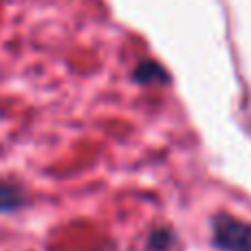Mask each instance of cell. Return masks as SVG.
Here are the masks:
<instances>
[{
  "instance_id": "1",
  "label": "cell",
  "mask_w": 251,
  "mask_h": 251,
  "mask_svg": "<svg viewBox=\"0 0 251 251\" xmlns=\"http://www.w3.org/2000/svg\"><path fill=\"white\" fill-rule=\"evenodd\" d=\"M212 240L221 251H251V223L218 214L212 218Z\"/></svg>"
},
{
  "instance_id": "2",
  "label": "cell",
  "mask_w": 251,
  "mask_h": 251,
  "mask_svg": "<svg viewBox=\"0 0 251 251\" xmlns=\"http://www.w3.org/2000/svg\"><path fill=\"white\" fill-rule=\"evenodd\" d=\"M132 77H134V82L143 84V86H150V84H168L170 82V75L165 73V69L159 66L156 62H152V60L139 62V66L134 69Z\"/></svg>"
},
{
  "instance_id": "3",
  "label": "cell",
  "mask_w": 251,
  "mask_h": 251,
  "mask_svg": "<svg viewBox=\"0 0 251 251\" xmlns=\"http://www.w3.org/2000/svg\"><path fill=\"white\" fill-rule=\"evenodd\" d=\"M25 205V196L18 190L16 185H9V183H0V212H16Z\"/></svg>"
},
{
  "instance_id": "4",
  "label": "cell",
  "mask_w": 251,
  "mask_h": 251,
  "mask_svg": "<svg viewBox=\"0 0 251 251\" xmlns=\"http://www.w3.org/2000/svg\"><path fill=\"white\" fill-rule=\"evenodd\" d=\"M176 236L172 229H154L150 234V249L152 251H168L170 247H174Z\"/></svg>"
}]
</instances>
